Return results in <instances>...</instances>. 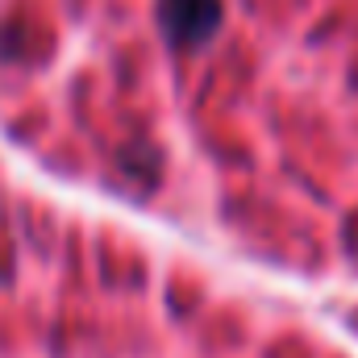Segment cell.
<instances>
[{
  "label": "cell",
  "mask_w": 358,
  "mask_h": 358,
  "mask_svg": "<svg viewBox=\"0 0 358 358\" xmlns=\"http://www.w3.org/2000/svg\"><path fill=\"white\" fill-rule=\"evenodd\" d=\"M221 17H225L221 0H159V29L179 50L204 46L221 29Z\"/></svg>",
  "instance_id": "obj_1"
},
{
  "label": "cell",
  "mask_w": 358,
  "mask_h": 358,
  "mask_svg": "<svg viewBox=\"0 0 358 358\" xmlns=\"http://www.w3.org/2000/svg\"><path fill=\"white\" fill-rule=\"evenodd\" d=\"M346 238H350V250H355V259H358V217L350 221V229H346Z\"/></svg>",
  "instance_id": "obj_2"
}]
</instances>
